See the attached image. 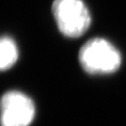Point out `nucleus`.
<instances>
[{"label": "nucleus", "mask_w": 126, "mask_h": 126, "mask_svg": "<svg viewBox=\"0 0 126 126\" xmlns=\"http://www.w3.org/2000/svg\"><path fill=\"white\" fill-rule=\"evenodd\" d=\"M52 14L59 31L67 37H79L91 24L89 9L81 0H54Z\"/></svg>", "instance_id": "f03ea898"}, {"label": "nucleus", "mask_w": 126, "mask_h": 126, "mask_svg": "<svg viewBox=\"0 0 126 126\" xmlns=\"http://www.w3.org/2000/svg\"><path fill=\"white\" fill-rule=\"evenodd\" d=\"M35 114L33 100L21 92H8L0 99L1 126H30Z\"/></svg>", "instance_id": "7ed1b4c3"}, {"label": "nucleus", "mask_w": 126, "mask_h": 126, "mask_svg": "<svg viewBox=\"0 0 126 126\" xmlns=\"http://www.w3.org/2000/svg\"><path fill=\"white\" fill-rule=\"evenodd\" d=\"M79 61L83 70L89 74H109L120 67L122 56L110 42L97 37L81 47Z\"/></svg>", "instance_id": "f257e3e1"}, {"label": "nucleus", "mask_w": 126, "mask_h": 126, "mask_svg": "<svg viewBox=\"0 0 126 126\" xmlns=\"http://www.w3.org/2000/svg\"><path fill=\"white\" fill-rule=\"evenodd\" d=\"M19 57L18 47L9 36H0V71L12 67Z\"/></svg>", "instance_id": "20e7f679"}]
</instances>
